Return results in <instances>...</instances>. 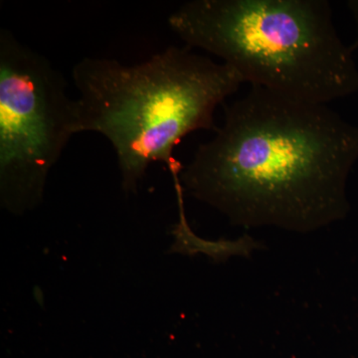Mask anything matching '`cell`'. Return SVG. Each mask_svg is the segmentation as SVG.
Returning a JSON list of instances; mask_svg holds the SVG:
<instances>
[{"instance_id": "4", "label": "cell", "mask_w": 358, "mask_h": 358, "mask_svg": "<svg viewBox=\"0 0 358 358\" xmlns=\"http://www.w3.org/2000/svg\"><path fill=\"white\" fill-rule=\"evenodd\" d=\"M76 99L48 58L0 29V205L13 215L44 200L47 178L78 134Z\"/></svg>"}, {"instance_id": "3", "label": "cell", "mask_w": 358, "mask_h": 358, "mask_svg": "<svg viewBox=\"0 0 358 358\" xmlns=\"http://www.w3.org/2000/svg\"><path fill=\"white\" fill-rule=\"evenodd\" d=\"M167 23L251 86L322 105L358 93L353 48L327 0H192Z\"/></svg>"}, {"instance_id": "6", "label": "cell", "mask_w": 358, "mask_h": 358, "mask_svg": "<svg viewBox=\"0 0 358 358\" xmlns=\"http://www.w3.org/2000/svg\"><path fill=\"white\" fill-rule=\"evenodd\" d=\"M346 6L350 9L353 20H355V30H357V40H355V47H358V0H350Z\"/></svg>"}, {"instance_id": "5", "label": "cell", "mask_w": 358, "mask_h": 358, "mask_svg": "<svg viewBox=\"0 0 358 358\" xmlns=\"http://www.w3.org/2000/svg\"><path fill=\"white\" fill-rule=\"evenodd\" d=\"M176 199L178 205V222L173 226V233L174 242L171 247V253L185 254V255H195L197 253L206 254L213 260L222 261L228 257L243 252V244H234L229 241H207L196 236L193 233L185 216V199H183L182 187L176 186Z\"/></svg>"}, {"instance_id": "2", "label": "cell", "mask_w": 358, "mask_h": 358, "mask_svg": "<svg viewBox=\"0 0 358 358\" xmlns=\"http://www.w3.org/2000/svg\"><path fill=\"white\" fill-rule=\"evenodd\" d=\"M72 80L78 134L109 141L127 193L136 192L155 162L180 173L176 148L194 131H215L216 109L245 83L230 66L185 45L167 47L138 64L85 57L73 68Z\"/></svg>"}, {"instance_id": "1", "label": "cell", "mask_w": 358, "mask_h": 358, "mask_svg": "<svg viewBox=\"0 0 358 358\" xmlns=\"http://www.w3.org/2000/svg\"><path fill=\"white\" fill-rule=\"evenodd\" d=\"M214 133L182 166L179 181L231 223L305 233L350 213L358 124L329 105L251 86L225 106Z\"/></svg>"}]
</instances>
